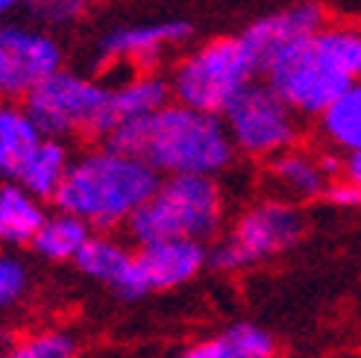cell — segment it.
I'll return each instance as SVG.
<instances>
[{
  "label": "cell",
  "mask_w": 361,
  "mask_h": 358,
  "mask_svg": "<svg viewBox=\"0 0 361 358\" xmlns=\"http://www.w3.org/2000/svg\"><path fill=\"white\" fill-rule=\"evenodd\" d=\"M62 70V47L44 30L24 24H0V94L24 103V97Z\"/></svg>",
  "instance_id": "obj_10"
},
{
  "label": "cell",
  "mask_w": 361,
  "mask_h": 358,
  "mask_svg": "<svg viewBox=\"0 0 361 358\" xmlns=\"http://www.w3.org/2000/svg\"><path fill=\"white\" fill-rule=\"evenodd\" d=\"M256 70V59L250 56L241 35H224L179 59L173 74L168 77L171 97L173 103L188 106L194 112L224 118V112L238 100L244 88L252 85Z\"/></svg>",
  "instance_id": "obj_4"
},
{
  "label": "cell",
  "mask_w": 361,
  "mask_h": 358,
  "mask_svg": "<svg viewBox=\"0 0 361 358\" xmlns=\"http://www.w3.org/2000/svg\"><path fill=\"white\" fill-rule=\"evenodd\" d=\"M4 350H6V344H0V358H4Z\"/></svg>",
  "instance_id": "obj_29"
},
{
  "label": "cell",
  "mask_w": 361,
  "mask_h": 358,
  "mask_svg": "<svg viewBox=\"0 0 361 358\" xmlns=\"http://www.w3.org/2000/svg\"><path fill=\"white\" fill-rule=\"evenodd\" d=\"M106 147L141 159L159 176L214 179L235 159V144L224 118L194 112L179 103H168L147 118L123 123L106 138Z\"/></svg>",
  "instance_id": "obj_1"
},
{
  "label": "cell",
  "mask_w": 361,
  "mask_h": 358,
  "mask_svg": "<svg viewBox=\"0 0 361 358\" xmlns=\"http://www.w3.org/2000/svg\"><path fill=\"white\" fill-rule=\"evenodd\" d=\"M109 85L74 70H56L50 80L24 97V109L44 138L62 141L71 135L97 138Z\"/></svg>",
  "instance_id": "obj_6"
},
{
  "label": "cell",
  "mask_w": 361,
  "mask_h": 358,
  "mask_svg": "<svg viewBox=\"0 0 361 358\" xmlns=\"http://www.w3.org/2000/svg\"><path fill=\"white\" fill-rule=\"evenodd\" d=\"M6 12H9V9H6V4H4V0H0V18H4Z\"/></svg>",
  "instance_id": "obj_28"
},
{
  "label": "cell",
  "mask_w": 361,
  "mask_h": 358,
  "mask_svg": "<svg viewBox=\"0 0 361 358\" xmlns=\"http://www.w3.org/2000/svg\"><path fill=\"white\" fill-rule=\"evenodd\" d=\"M42 132L27 115L24 103L0 100V179L15 183V173L24 159L42 144Z\"/></svg>",
  "instance_id": "obj_17"
},
{
  "label": "cell",
  "mask_w": 361,
  "mask_h": 358,
  "mask_svg": "<svg viewBox=\"0 0 361 358\" xmlns=\"http://www.w3.org/2000/svg\"><path fill=\"white\" fill-rule=\"evenodd\" d=\"M317 127L320 138L332 150H341L344 156L361 150V80L350 82L338 94V100L317 118Z\"/></svg>",
  "instance_id": "obj_21"
},
{
  "label": "cell",
  "mask_w": 361,
  "mask_h": 358,
  "mask_svg": "<svg viewBox=\"0 0 361 358\" xmlns=\"http://www.w3.org/2000/svg\"><path fill=\"white\" fill-rule=\"evenodd\" d=\"M338 179H344V183H350L353 188L361 191V150L347 153L341 159V176Z\"/></svg>",
  "instance_id": "obj_27"
},
{
  "label": "cell",
  "mask_w": 361,
  "mask_h": 358,
  "mask_svg": "<svg viewBox=\"0 0 361 358\" xmlns=\"http://www.w3.org/2000/svg\"><path fill=\"white\" fill-rule=\"evenodd\" d=\"M326 200L332 206H341V209H358L361 206V191L353 188L350 183H344V179H332V185L326 191Z\"/></svg>",
  "instance_id": "obj_26"
},
{
  "label": "cell",
  "mask_w": 361,
  "mask_h": 358,
  "mask_svg": "<svg viewBox=\"0 0 361 358\" xmlns=\"http://www.w3.org/2000/svg\"><path fill=\"white\" fill-rule=\"evenodd\" d=\"M92 238V229L82 221H77L74 214L68 211H47V218L39 229V235L32 238L30 249L39 259L53 261V264H74V259L80 256V249L85 247V241Z\"/></svg>",
  "instance_id": "obj_20"
},
{
  "label": "cell",
  "mask_w": 361,
  "mask_h": 358,
  "mask_svg": "<svg viewBox=\"0 0 361 358\" xmlns=\"http://www.w3.org/2000/svg\"><path fill=\"white\" fill-rule=\"evenodd\" d=\"M224 123L235 144V153L252 159H274L297 147V115L267 82L247 85L238 100L224 112Z\"/></svg>",
  "instance_id": "obj_8"
},
{
  "label": "cell",
  "mask_w": 361,
  "mask_h": 358,
  "mask_svg": "<svg viewBox=\"0 0 361 358\" xmlns=\"http://www.w3.org/2000/svg\"><path fill=\"white\" fill-rule=\"evenodd\" d=\"M302 235L305 218L294 203L282 197L259 200L247 206L224 232V238L209 249V264L226 273L250 271V267L285 256L302 241Z\"/></svg>",
  "instance_id": "obj_5"
},
{
  "label": "cell",
  "mask_w": 361,
  "mask_h": 358,
  "mask_svg": "<svg viewBox=\"0 0 361 358\" xmlns=\"http://www.w3.org/2000/svg\"><path fill=\"white\" fill-rule=\"evenodd\" d=\"M159 173L141 159L112 147H97L71 159V168L53 197L59 211L74 214L92 232H115L159 188Z\"/></svg>",
  "instance_id": "obj_2"
},
{
  "label": "cell",
  "mask_w": 361,
  "mask_h": 358,
  "mask_svg": "<svg viewBox=\"0 0 361 358\" xmlns=\"http://www.w3.org/2000/svg\"><path fill=\"white\" fill-rule=\"evenodd\" d=\"M32 291V271L30 264L12 253V249H0V314H9Z\"/></svg>",
  "instance_id": "obj_24"
},
{
  "label": "cell",
  "mask_w": 361,
  "mask_h": 358,
  "mask_svg": "<svg viewBox=\"0 0 361 358\" xmlns=\"http://www.w3.org/2000/svg\"><path fill=\"white\" fill-rule=\"evenodd\" d=\"M326 27V12L317 4H294L279 12H270L259 21H252L244 32L241 42L247 44L250 56L256 59V68L264 70L270 62L282 53H288L297 44L312 42L314 35Z\"/></svg>",
  "instance_id": "obj_11"
},
{
  "label": "cell",
  "mask_w": 361,
  "mask_h": 358,
  "mask_svg": "<svg viewBox=\"0 0 361 358\" xmlns=\"http://www.w3.org/2000/svg\"><path fill=\"white\" fill-rule=\"evenodd\" d=\"M194 35V27L183 18L173 21H156V24H135V27H118L103 39L100 44V56L103 62H115V65H133L141 70H150L161 56L176 47L185 44Z\"/></svg>",
  "instance_id": "obj_12"
},
{
  "label": "cell",
  "mask_w": 361,
  "mask_h": 358,
  "mask_svg": "<svg viewBox=\"0 0 361 358\" xmlns=\"http://www.w3.org/2000/svg\"><path fill=\"white\" fill-rule=\"evenodd\" d=\"M226 200L212 176H161L159 188L150 194L126 232L141 244L156 241H197L206 244L224 229Z\"/></svg>",
  "instance_id": "obj_3"
},
{
  "label": "cell",
  "mask_w": 361,
  "mask_h": 358,
  "mask_svg": "<svg viewBox=\"0 0 361 358\" xmlns=\"http://www.w3.org/2000/svg\"><path fill=\"white\" fill-rule=\"evenodd\" d=\"M4 358H80V338L65 326L32 329L4 350Z\"/></svg>",
  "instance_id": "obj_22"
},
{
  "label": "cell",
  "mask_w": 361,
  "mask_h": 358,
  "mask_svg": "<svg viewBox=\"0 0 361 358\" xmlns=\"http://www.w3.org/2000/svg\"><path fill=\"white\" fill-rule=\"evenodd\" d=\"M30 6L47 24H68L82 12L80 0H30Z\"/></svg>",
  "instance_id": "obj_25"
},
{
  "label": "cell",
  "mask_w": 361,
  "mask_h": 358,
  "mask_svg": "<svg viewBox=\"0 0 361 358\" xmlns=\"http://www.w3.org/2000/svg\"><path fill=\"white\" fill-rule=\"evenodd\" d=\"M209 267V247L197 241H156L133 249L130 271L115 294L121 300H144L168 294L194 282Z\"/></svg>",
  "instance_id": "obj_9"
},
{
  "label": "cell",
  "mask_w": 361,
  "mask_h": 358,
  "mask_svg": "<svg viewBox=\"0 0 361 358\" xmlns=\"http://www.w3.org/2000/svg\"><path fill=\"white\" fill-rule=\"evenodd\" d=\"M341 173V159L326 156V153H312V150H300L291 147L279 156L270 159L267 176L282 194V200L294 203V200H317L326 197L332 179Z\"/></svg>",
  "instance_id": "obj_14"
},
{
  "label": "cell",
  "mask_w": 361,
  "mask_h": 358,
  "mask_svg": "<svg viewBox=\"0 0 361 358\" xmlns=\"http://www.w3.org/2000/svg\"><path fill=\"white\" fill-rule=\"evenodd\" d=\"M133 249L126 241L115 238L112 232H92V238L85 241L80 256L74 259V267L92 282H100L106 288H118L121 279L130 271Z\"/></svg>",
  "instance_id": "obj_19"
},
{
  "label": "cell",
  "mask_w": 361,
  "mask_h": 358,
  "mask_svg": "<svg viewBox=\"0 0 361 358\" xmlns=\"http://www.w3.org/2000/svg\"><path fill=\"white\" fill-rule=\"evenodd\" d=\"M80 4H94V0H80Z\"/></svg>",
  "instance_id": "obj_30"
},
{
  "label": "cell",
  "mask_w": 361,
  "mask_h": 358,
  "mask_svg": "<svg viewBox=\"0 0 361 358\" xmlns=\"http://www.w3.org/2000/svg\"><path fill=\"white\" fill-rule=\"evenodd\" d=\"M264 77L297 118H320L353 82L344 70H338L326 59V53L314 44V39L276 56L264 68Z\"/></svg>",
  "instance_id": "obj_7"
},
{
  "label": "cell",
  "mask_w": 361,
  "mask_h": 358,
  "mask_svg": "<svg viewBox=\"0 0 361 358\" xmlns=\"http://www.w3.org/2000/svg\"><path fill=\"white\" fill-rule=\"evenodd\" d=\"M71 168V153L62 141L42 138V144L35 147L15 173V185H21L39 200H53L62 185V179Z\"/></svg>",
  "instance_id": "obj_18"
},
{
  "label": "cell",
  "mask_w": 361,
  "mask_h": 358,
  "mask_svg": "<svg viewBox=\"0 0 361 358\" xmlns=\"http://www.w3.org/2000/svg\"><path fill=\"white\" fill-rule=\"evenodd\" d=\"M171 358H279V344L270 329L238 320V323L197 338L183 350H176Z\"/></svg>",
  "instance_id": "obj_15"
},
{
  "label": "cell",
  "mask_w": 361,
  "mask_h": 358,
  "mask_svg": "<svg viewBox=\"0 0 361 358\" xmlns=\"http://www.w3.org/2000/svg\"><path fill=\"white\" fill-rule=\"evenodd\" d=\"M314 44L326 53V59L338 70H344L353 82L361 80V30L358 27H344V24L323 27L314 35Z\"/></svg>",
  "instance_id": "obj_23"
},
{
  "label": "cell",
  "mask_w": 361,
  "mask_h": 358,
  "mask_svg": "<svg viewBox=\"0 0 361 358\" xmlns=\"http://www.w3.org/2000/svg\"><path fill=\"white\" fill-rule=\"evenodd\" d=\"M47 218V209L15 183H0V244L4 249L30 247Z\"/></svg>",
  "instance_id": "obj_16"
},
{
  "label": "cell",
  "mask_w": 361,
  "mask_h": 358,
  "mask_svg": "<svg viewBox=\"0 0 361 358\" xmlns=\"http://www.w3.org/2000/svg\"><path fill=\"white\" fill-rule=\"evenodd\" d=\"M171 103V82L156 70H138L121 82H112L106 92V106L100 118L97 141H106L118 127L138 118H147Z\"/></svg>",
  "instance_id": "obj_13"
}]
</instances>
